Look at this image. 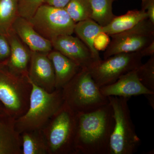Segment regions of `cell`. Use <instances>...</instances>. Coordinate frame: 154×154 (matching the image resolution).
Returning a JSON list of instances; mask_svg holds the SVG:
<instances>
[{
    "mask_svg": "<svg viewBox=\"0 0 154 154\" xmlns=\"http://www.w3.org/2000/svg\"><path fill=\"white\" fill-rule=\"evenodd\" d=\"M143 57L140 51L118 54L94 63L87 70L96 85L101 88L137 69L142 64Z\"/></svg>",
    "mask_w": 154,
    "mask_h": 154,
    "instance_id": "obj_7",
    "label": "cell"
},
{
    "mask_svg": "<svg viewBox=\"0 0 154 154\" xmlns=\"http://www.w3.org/2000/svg\"><path fill=\"white\" fill-rule=\"evenodd\" d=\"M11 54V47L7 36L0 33V66L5 64Z\"/></svg>",
    "mask_w": 154,
    "mask_h": 154,
    "instance_id": "obj_25",
    "label": "cell"
},
{
    "mask_svg": "<svg viewBox=\"0 0 154 154\" xmlns=\"http://www.w3.org/2000/svg\"><path fill=\"white\" fill-rule=\"evenodd\" d=\"M22 154H48L47 145L41 130L21 133Z\"/></svg>",
    "mask_w": 154,
    "mask_h": 154,
    "instance_id": "obj_19",
    "label": "cell"
},
{
    "mask_svg": "<svg viewBox=\"0 0 154 154\" xmlns=\"http://www.w3.org/2000/svg\"><path fill=\"white\" fill-rule=\"evenodd\" d=\"M16 120L0 111V154H22L21 136L16 128Z\"/></svg>",
    "mask_w": 154,
    "mask_h": 154,
    "instance_id": "obj_15",
    "label": "cell"
},
{
    "mask_svg": "<svg viewBox=\"0 0 154 154\" xmlns=\"http://www.w3.org/2000/svg\"><path fill=\"white\" fill-rule=\"evenodd\" d=\"M101 32L102 26L91 19L77 22L75 25L74 33L90 50L95 62L102 60L99 51L96 50L94 45L95 37Z\"/></svg>",
    "mask_w": 154,
    "mask_h": 154,
    "instance_id": "obj_18",
    "label": "cell"
},
{
    "mask_svg": "<svg viewBox=\"0 0 154 154\" xmlns=\"http://www.w3.org/2000/svg\"><path fill=\"white\" fill-rule=\"evenodd\" d=\"M29 21L39 34L51 42L59 36L72 35L76 24L65 9L45 4Z\"/></svg>",
    "mask_w": 154,
    "mask_h": 154,
    "instance_id": "obj_8",
    "label": "cell"
},
{
    "mask_svg": "<svg viewBox=\"0 0 154 154\" xmlns=\"http://www.w3.org/2000/svg\"><path fill=\"white\" fill-rule=\"evenodd\" d=\"M30 82L32 90L29 108L16 120V129L20 134L26 131L41 130L64 102L62 89L49 93Z\"/></svg>",
    "mask_w": 154,
    "mask_h": 154,
    "instance_id": "obj_2",
    "label": "cell"
},
{
    "mask_svg": "<svg viewBox=\"0 0 154 154\" xmlns=\"http://www.w3.org/2000/svg\"><path fill=\"white\" fill-rule=\"evenodd\" d=\"M137 75L141 84L147 89L154 92V55L136 70Z\"/></svg>",
    "mask_w": 154,
    "mask_h": 154,
    "instance_id": "obj_23",
    "label": "cell"
},
{
    "mask_svg": "<svg viewBox=\"0 0 154 154\" xmlns=\"http://www.w3.org/2000/svg\"><path fill=\"white\" fill-rule=\"evenodd\" d=\"M112 39L105 50L104 59L111 56L137 52L154 41V24L149 19L128 30L110 36Z\"/></svg>",
    "mask_w": 154,
    "mask_h": 154,
    "instance_id": "obj_9",
    "label": "cell"
},
{
    "mask_svg": "<svg viewBox=\"0 0 154 154\" xmlns=\"http://www.w3.org/2000/svg\"><path fill=\"white\" fill-rule=\"evenodd\" d=\"M136 70L123 75L114 83L100 88L102 94L107 97L117 96L129 99L133 96L153 94L154 92L147 89L140 82Z\"/></svg>",
    "mask_w": 154,
    "mask_h": 154,
    "instance_id": "obj_12",
    "label": "cell"
},
{
    "mask_svg": "<svg viewBox=\"0 0 154 154\" xmlns=\"http://www.w3.org/2000/svg\"><path fill=\"white\" fill-rule=\"evenodd\" d=\"M55 74V89H62L82 69L71 60L53 49L48 54Z\"/></svg>",
    "mask_w": 154,
    "mask_h": 154,
    "instance_id": "obj_16",
    "label": "cell"
},
{
    "mask_svg": "<svg viewBox=\"0 0 154 154\" xmlns=\"http://www.w3.org/2000/svg\"><path fill=\"white\" fill-rule=\"evenodd\" d=\"M115 0H90L92 8L91 19L102 27L106 26L116 17L112 5Z\"/></svg>",
    "mask_w": 154,
    "mask_h": 154,
    "instance_id": "obj_20",
    "label": "cell"
},
{
    "mask_svg": "<svg viewBox=\"0 0 154 154\" xmlns=\"http://www.w3.org/2000/svg\"><path fill=\"white\" fill-rule=\"evenodd\" d=\"M11 29L31 51L48 54L53 49L51 42L39 34L27 19L17 16Z\"/></svg>",
    "mask_w": 154,
    "mask_h": 154,
    "instance_id": "obj_14",
    "label": "cell"
},
{
    "mask_svg": "<svg viewBox=\"0 0 154 154\" xmlns=\"http://www.w3.org/2000/svg\"><path fill=\"white\" fill-rule=\"evenodd\" d=\"M77 113L64 102L41 130L48 154H76Z\"/></svg>",
    "mask_w": 154,
    "mask_h": 154,
    "instance_id": "obj_3",
    "label": "cell"
},
{
    "mask_svg": "<svg viewBox=\"0 0 154 154\" xmlns=\"http://www.w3.org/2000/svg\"><path fill=\"white\" fill-rule=\"evenodd\" d=\"M2 110H4V108H3L2 105L0 103V111H2Z\"/></svg>",
    "mask_w": 154,
    "mask_h": 154,
    "instance_id": "obj_31",
    "label": "cell"
},
{
    "mask_svg": "<svg viewBox=\"0 0 154 154\" xmlns=\"http://www.w3.org/2000/svg\"><path fill=\"white\" fill-rule=\"evenodd\" d=\"M113 110L114 125L110 139L109 154H133L140 144L131 117L129 98L107 97Z\"/></svg>",
    "mask_w": 154,
    "mask_h": 154,
    "instance_id": "obj_5",
    "label": "cell"
},
{
    "mask_svg": "<svg viewBox=\"0 0 154 154\" xmlns=\"http://www.w3.org/2000/svg\"><path fill=\"white\" fill-rule=\"evenodd\" d=\"M107 33L101 32L98 33L94 41V47L98 51H105L110 43V39Z\"/></svg>",
    "mask_w": 154,
    "mask_h": 154,
    "instance_id": "obj_26",
    "label": "cell"
},
{
    "mask_svg": "<svg viewBox=\"0 0 154 154\" xmlns=\"http://www.w3.org/2000/svg\"><path fill=\"white\" fill-rule=\"evenodd\" d=\"M146 97L148 101L149 105H150L151 107L154 109V93L153 94H147L144 95Z\"/></svg>",
    "mask_w": 154,
    "mask_h": 154,
    "instance_id": "obj_30",
    "label": "cell"
},
{
    "mask_svg": "<svg viewBox=\"0 0 154 154\" xmlns=\"http://www.w3.org/2000/svg\"><path fill=\"white\" fill-rule=\"evenodd\" d=\"M141 54L144 57H150L154 55V41L144 48L143 49L139 51Z\"/></svg>",
    "mask_w": 154,
    "mask_h": 154,
    "instance_id": "obj_29",
    "label": "cell"
},
{
    "mask_svg": "<svg viewBox=\"0 0 154 154\" xmlns=\"http://www.w3.org/2000/svg\"><path fill=\"white\" fill-rule=\"evenodd\" d=\"M146 19H148L147 14L143 10L128 11L124 15L116 16L108 25L102 27V32L110 36L131 29Z\"/></svg>",
    "mask_w": 154,
    "mask_h": 154,
    "instance_id": "obj_17",
    "label": "cell"
},
{
    "mask_svg": "<svg viewBox=\"0 0 154 154\" xmlns=\"http://www.w3.org/2000/svg\"><path fill=\"white\" fill-rule=\"evenodd\" d=\"M62 89L64 102L76 113L93 112L109 103L86 69H81Z\"/></svg>",
    "mask_w": 154,
    "mask_h": 154,
    "instance_id": "obj_4",
    "label": "cell"
},
{
    "mask_svg": "<svg viewBox=\"0 0 154 154\" xmlns=\"http://www.w3.org/2000/svg\"><path fill=\"white\" fill-rule=\"evenodd\" d=\"M44 0H18V15L29 21Z\"/></svg>",
    "mask_w": 154,
    "mask_h": 154,
    "instance_id": "obj_24",
    "label": "cell"
},
{
    "mask_svg": "<svg viewBox=\"0 0 154 154\" xmlns=\"http://www.w3.org/2000/svg\"><path fill=\"white\" fill-rule=\"evenodd\" d=\"M65 9L75 23L91 19L90 0H71Z\"/></svg>",
    "mask_w": 154,
    "mask_h": 154,
    "instance_id": "obj_22",
    "label": "cell"
},
{
    "mask_svg": "<svg viewBox=\"0 0 154 154\" xmlns=\"http://www.w3.org/2000/svg\"><path fill=\"white\" fill-rule=\"evenodd\" d=\"M6 36L11 47V54L4 65L13 73L28 77L31 51L19 39L12 29Z\"/></svg>",
    "mask_w": 154,
    "mask_h": 154,
    "instance_id": "obj_13",
    "label": "cell"
},
{
    "mask_svg": "<svg viewBox=\"0 0 154 154\" xmlns=\"http://www.w3.org/2000/svg\"><path fill=\"white\" fill-rule=\"evenodd\" d=\"M18 0H0V33L7 36L18 15Z\"/></svg>",
    "mask_w": 154,
    "mask_h": 154,
    "instance_id": "obj_21",
    "label": "cell"
},
{
    "mask_svg": "<svg viewBox=\"0 0 154 154\" xmlns=\"http://www.w3.org/2000/svg\"><path fill=\"white\" fill-rule=\"evenodd\" d=\"M32 84L28 77L21 76L0 66V103L7 114L15 119L28 110Z\"/></svg>",
    "mask_w": 154,
    "mask_h": 154,
    "instance_id": "obj_6",
    "label": "cell"
},
{
    "mask_svg": "<svg viewBox=\"0 0 154 154\" xmlns=\"http://www.w3.org/2000/svg\"><path fill=\"white\" fill-rule=\"evenodd\" d=\"M114 125L113 110L109 102L93 112L77 113L76 154H109Z\"/></svg>",
    "mask_w": 154,
    "mask_h": 154,
    "instance_id": "obj_1",
    "label": "cell"
},
{
    "mask_svg": "<svg viewBox=\"0 0 154 154\" xmlns=\"http://www.w3.org/2000/svg\"><path fill=\"white\" fill-rule=\"evenodd\" d=\"M141 10L145 11L149 20L154 24V0H142Z\"/></svg>",
    "mask_w": 154,
    "mask_h": 154,
    "instance_id": "obj_27",
    "label": "cell"
},
{
    "mask_svg": "<svg viewBox=\"0 0 154 154\" xmlns=\"http://www.w3.org/2000/svg\"><path fill=\"white\" fill-rule=\"evenodd\" d=\"M28 77L31 82L47 92L56 90L54 69L47 54L31 51Z\"/></svg>",
    "mask_w": 154,
    "mask_h": 154,
    "instance_id": "obj_11",
    "label": "cell"
},
{
    "mask_svg": "<svg viewBox=\"0 0 154 154\" xmlns=\"http://www.w3.org/2000/svg\"><path fill=\"white\" fill-rule=\"evenodd\" d=\"M71 0H44L43 4L58 8H65Z\"/></svg>",
    "mask_w": 154,
    "mask_h": 154,
    "instance_id": "obj_28",
    "label": "cell"
},
{
    "mask_svg": "<svg viewBox=\"0 0 154 154\" xmlns=\"http://www.w3.org/2000/svg\"><path fill=\"white\" fill-rule=\"evenodd\" d=\"M51 42L53 49L71 60L82 69H87L95 62L90 50L78 37L63 35L56 37Z\"/></svg>",
    "mask_w": 154,
    "mask_h": 154,
    "instance_id": "obj_10",
    "label": "cell"
}]
</instances>
